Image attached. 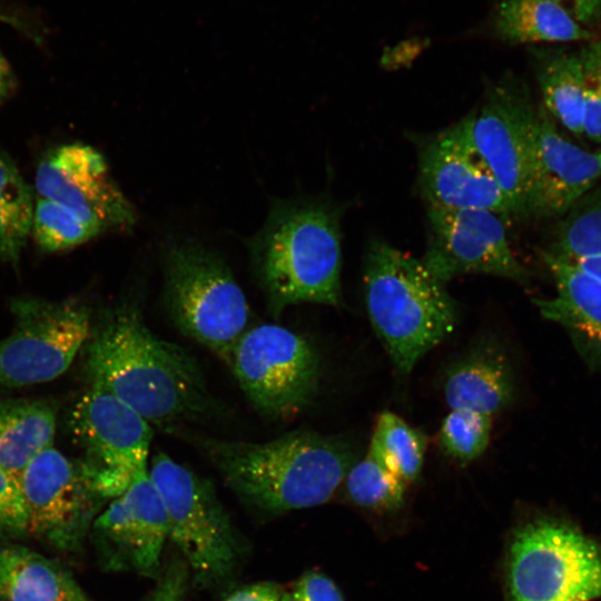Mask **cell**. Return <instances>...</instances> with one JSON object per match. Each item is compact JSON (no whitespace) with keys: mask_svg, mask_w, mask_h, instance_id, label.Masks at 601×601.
Returning a JSON list of instances; mask_svg holds the SVG:
<instances>
[{"mask_svg":"<svg viewBox=\"0 0 601 601\" xmlns=\"http://www.w3.org/2000/svg\"><path fill=\"white\" fill-rule=\"evenodd\" d=\"M86 351L91 387L115 395L150 425L176 430L211 407L197 359L156 336L134 306L107 313L90 333Z\"/></svg>","mask_w":601,"mask_h":601,"instance_id":"1","label":"cell"},{"mask_svg":"<svg viewBox=\"0 0 601 601\" xmlns=\"http://www.w3.org/2000/svg\"><path fill=\"white\" fill-rule=\"evenodd\" d=\"M191 441L235 493L268 512L327 502L355 462L345 440L304 430L263 443L203 435Z\"/></svg>","mask_w":601,"mask_h":601,"instance_id":"2","label":"cell"},{"mask_svg":"<svg viewBox=\"0 0 601 601\" xmlns=\"http://www.w3.org/2000/svg\"><path fill=\"white\" fill-rule=\"evenodd\" d=\"M268 306L341 302L337 211L315 200H274L263 228L248 243Z\"/></svg>","mask_w":601,"mask_h":601,"instance_id":"3","label":"cell"},{"mask_svg":"<svg viewBox=\"0 0 601 601\" xmlns=\"http://www.w3.org/2000/svg\"><path fill=\"white\" fill-rule=\"evenodd\" d=\"M371 323L401 374L455 328V303L423 263L384 242H374L364 267Z\"/></svg>","mask_w":601,"mask_h":601,"instance_id":"4","label":"cell"},{"mask_svg":"<svg viewBox=\"0 0 601 601\" xmlns=\"http://www.w3.org/2000/svg\"><path fill=\"white\" fill-rule=\"evenodd\" d=\"M165 298L180 332L229 365L250 309L220 256L196 242L173 245L165 259Z\"/></svg>","mask_w":601,"mask_h":601,"instance_id":"5","label":"cell"},{"mask_svg":"<svg viewBox=\"0 0 601 601\" xmlns=\"http://www.w3.org/2000/svg\"><path fill=\"white\" fill-rule=\"evenodd\" d=\"M509 601L601 599V543L573 523L534 519L514 533L509 551Z\"/></svg>","mask_w":601,"mask_h":601,"instance_id":"6","label":"cell"},{"mask_svg":"<svg viewBox=\"0 0 601 601\" xmlns=\"http://www.w3.org/2000/svg\"><path fill=\"white\" fill-rule=\"evenodd\" d=\"M149 476L168 515V539L184 554L197 583H215L231 571L237 543L213 485L162 452L151 459Z\"/></svg>","mask_w":601,"mask_h":601,"instance_id":"7","label":"cell"},{"mask_svg":"<svg viewBox=\"0 0 601 601\" xmlns=\"http://www.w3.org/2000/svg\"><path fill=\"white\" fill-rule=\"evenodd\" d=\"M229 366L254 407L273 420L294 417L317 393V351L305 337L277 324L248 328Z\"/></svg>","mask_w":601,"mask_h":601,"instance_id":"8","label":"cell"},{"mask_svg":"<svg viewBox=\"0 0 601 601\" xmlns=\"http://www.w3.org/2000/svg\"><path fill=\"white\" fill-rule=\"evenodd\" d=\"M69 427L83 451L82 475L99 499H115L147 469L151 425L115 395L91 387L71 410Z\"/></svg>","mask_w":601,"mask_h":601,"instance_id":"9","label":"cell"},{"mask_svg":"<svg viewBox=\"0 0 601 601\" xmlns=\"http://www.w3.org/2000/svg\"><path fill=\"white\" fill-rule=\"evenodd\" d=\"M10 309L16 326L0 341V387L57 378L91 333L88 308L78 300L20 297L12 300Z\"/></svg>","mask_w":601,"mask_h":601,"instance_id":"10","label":"cell"},{"mask_svg":"<svg viewBox=\"0 0 601 601\" xmlns=\"http://www.w3.org/2000/svg\"><path fill=\"white\" fill-rule=\"evenodd\" d=\"M535 112L525 87L509 76L490 88L477 112L463 119L515 215L524 214Z\"/></svg>","mask_w":601,"mask_h":601,"instance_id":"11","label":"cell"},{"mask_svg":"<svg viewBox=\"0 0 601 601\" xmlns=\"http://www.w3.org/2000/svg\"><path fill=\"white\" fill-rule=\"evenodd\" d=\"M427 217L428 240L421 262L441 283L474 273L528 280V270L515 257L497 214L427 207Z\"/></svg>","mask_w":601,"mask_h":601,"instance_id":"12","label":"cell"},{"mask_svg":"<svg viewBox=\"0 0 601 601\" xmlns=\"http://www.w3.org/2000/svg\"><path fill=\"white\" fill-rule=\"evenodd\" d=\"M35 187L37 197L65 206L102 234L127 230L137 220L104 157L82 142L50 149L37 166Z\"/></svg>","mask_w":601,"mask_h":601,"instance_id":"13","label":"cell"},{"mask_svg":"<svg viewBox=\"0 0 601 601\" xmlns=\"http://www.w3.org/2000/svg\"><path fill=\"white\" fill-rule=\"evenodd\" d=\"M420 185L427 207L485 209L504 220L515 216L463 120L425 144L420 155Z\"/></svg>","mask_w":601,"mask_h":601,"instance_id":"14","label":"cell"},{"mask_svg":"<svg viewBox=\"0 0 601 601\" xmlns=\"http://www.w3.org/2000/svg\"><path fill=\"white\" fill-rule=\"evenodd\" d=\"M28 514L27 531L61 548L81 535L92 502L99 499L85 480L79 464L49 446L37 454L20 477Z\"/></svg>","mask_w":601,"mask_h":601,"instance_id":"15","label":"cell"},{"mask_svg":"<svg viewBox=\"0 0 601 601\" xmlns=\"http://www.w3.org/2000/svg\"><path fill=\"white\" fill-rule=\"evenodd\" d=\"M600 178L601 148L589 151L568 140L540 106L533 126L524 214L560 215Z\"/></svg>","mask_w":601,"mask_h":601,"instance_id":"16","label":"cell"},{"mask_svg":"<svg viewBox=\"0 0 601 601\" xmlns=\"http://www.w3.org/2000/svg\"><path fill=\"white\" fill-rule=\"evenodd\" d=\"M95 529L145 575L158 572L168 539V515L148 469L139 472L127 489L98 516Z\"/></svg>","mask_w":601,"mask_h":601,"instance_id":"17","label":"cell"},{"mask_svg":"<svg viewBox=\"0 0 601 601\" xmlns=\"http://www.w3.org/2000/svg\"><path fill=\"white\" fill-rule=\"evenodd\" d=\"M543 257L556 294L551 299L535 300L541 315L560 324L579 352L601 366V282L560 254L549 252Z\"/></svg>","mask_w":601,"mask_h":601,"instance_id":"18","label":"cell"},{"mask_svg":"<svg viewBox=\"0 0 601 601\" xmlns=\"http://www.w3.org/2000/svg\"><path fill=\"white\" fill-rule=\"evenodd\" d=\"M443 391L451 410L493 417L513 398L512 371L504 351L492 341L476 344L449 367Z\"/></svg>","mask_w":601,"mask_h":601,"instance_id":"19","label":"cell"},{"mask_svg":"<svg viewBox=\"0 0 601 601\" xmlns=\"http://www.w3.org/2000/svg\"><path fill=\"white\" fill-rule=\"evenodd\" d=\"M484 31L506 43L601 40L560 0H497Z\"/></svg>","mask_w":601,"mask_h":601,"instance_id":"20","label":"cell"},{"mask_svg":"<svg viewBox=\"0 0 601 601\" xmlns=\"http://www.w3.org/2000/svg\"><path fill=\"white\" fill-rule=\"evenodd\" d=\"M3 601H82L72 577L43 555L18 545L0 546Z\"/></svg>","mask_w":601,"mask_h":601,"instance_id":"21","label":"cell"},{"mask_svg":"<svg viewBox=\"0 0 601 601\" xmlns=\"http://www.w3.org/2000/svg\"><path fill=\"white\" fill-rule=\"evenodd\" d=\"M56 411L43 401H17L0 406V466L20 484L22 472L51 446Z\"/></svg>","mask_w":601,"mask_h":601,"instance_id":"22","label":"cell"},{"mask_svg":"<svg viewBox=\"0 0 601 601\" xmlns=\"http://www.w3.org/2000/svg\"><path fill=\"white\" fill-rule=\"evenodd\" d=\"M538 80L544 109L572 134L583 135L585 85L579 51L540 53Z\"/></svg>","mask_w":601,"mask_h":601,"instance_id":"23","label":"cell"},{"mask_svg":"<svg viewBox=\"0 0 601 601\" xmlns=\"http://www.w3.org/2000/svg\"><path fill=\"white\" fill-rule=\"evenodd\" d=\"M31 187L13 160L0 151V262L17 264L31 235L33 216Z\"/></svg>","mask_w":601,"mask_h":601,"instance_id":"24","label":"cell"},{"mask_svg":"<svg viewBox=\"0 0 601 601\" xmlns=\"http://www.w3.org/2000/svg\"><path fill=\"white\" fill-rule=\"evenodd\" d=\"M425 451L426 439L420 431L392 412L380 414L367 453L405 484L420 475Z\"/></svg>","mask_w":601,"mask_h":601,"instance_id":"25","label":"cell"},{"mask_svg":"<svg viewBox=\"0 0 601 601\" xmlns=\"http://www.w3.org/2000/svg\"><path fill=\"white\" fill-rule=\"evenodd\" d=\"M31 235L42 250L56 253L82 245L102 231L65 206L37 197Z\"/></svg>","mask_w":601,"mask_h":601,"instance_id":"26","label":"cell"},{"mask_svg":"<svg viewBox=\"0 0 601 601\" xmlns=\"http://www.w3.org/2000/svg\"><path fill=\"white\" fill-rule=\"evenodd\" d=\"M344 483L348 499L363 508L394 510L404 499L405 483L368 453L354 462Z\"/></svg>","mask_w":601,"mask_h":601,"instance_id":"27","label":"cell"},{"mask_svg":"<svg viewBox=\"0 0 601 601\" xmlns=\"http://www.w3.org/2000/svg\"><path fill=\"white\" fill-rule=\"evenodd\" d=\"M491 427V416L467 410H451L440 427L441 447L453 460L467 464L485 452Z\"/></svg>","mask_w":601,"mask_h":601,"instance_id":"28","label":"cell"},{"mask_svg":"<svg viewBox=\"0 0 601 601\" xmlns=\"http://www.w3.org/2000/svg\"><path fill=\"white\" fill-rule=\"evenodd\" d=\"M579 55L585 85L583 135L601 146V40L585 43Z\"/></svg>","mask_w":601,"mask_h":601,"instance_id":"29","label":"cell"},{"mask_svg":"<svg viewBox=\"0 0 601 601\" xmlns=\"http://www.w3.org/2000/svg\"><path fill=\"white\" fill-rule=\"evenodd\" d=\"M552 252L570 259L601 256V208L588 210L569 223Z\"/></svg>","mask_w":601,"mask_h":601,"instance_id":"30","label":"cell"},{"mask_svg":"<svg viewBox=\"0 0 601 601\" xmlns=\"http://www.w3.org/2000/svg\"><path fill=\"white\" fill-rule=\"evenodd\" d=\"M28 514L19 482L0 466V532L22 533Z\"/></svg>","mask_w":601,"mask_h":601,"instance_id":"31","label":"cell"},{"mask_svg":"<svg viewBox=\"0 0 601 601\" xmlns=\"http://www.w3.org/2000/svg\"><path fill=\"white\" fill-rule=\"evenodd\" d=\"M280 601H344L334 581L318 571L305 572L288 589Z\"/></svg>","mask_w":601,"mask_h":601,"instance_id":"32","label":"cell"},{"mask_svg":"<svg viewBox=\"0 0 601 601\" xmlns=\"http://www.w3.org/2000/svg\"><path fill=\"white\" fill-rule=\"evenodd\" d=\"M188 587V565L176 561L168 565L146 601H185Z\"/></svg>","mask_w":601,"mask_h":601,"instance_id":"33","label":"cell"},{"mask_svg":"<svg viewBox=\"0 0 601 601\" xmlns=\"http://www.w3.org/2000/svg\"><path fill=\"white\" fill-rule=\"evenodd\" d=\"M0 22L13 27L36 42L43 40V31L39 23L18 8L0 4Z\"/></svg>","mask_w":601,"mask_h":601,"instance_id":"34","label":"cell"},{"mask_svg":"<svg viewBox=\"0 0 601 601\" xmlns=\"http://www.w3.org/2000/svg\"><path fill=\"white\" fill-rule=\"evenodd\" d=\"M283 589L274 582H258L247 585L224 601H280Z\"/></svg>","mask_w":601,"mask_h":601,"instance_id":"35","label":"cell"},{"mask_svg":"<svg viewBox=\"0 0 601 601\" xmlns=\"http://www.w3.org/2000/svg\"><path fill=\"white\" fill-rule=\"evenodd\" d=\"M587 27L595 30L601 17V0H560Z\"/></svg>","mask_w":601,"mask_h":601,"instance_id":"36","label":"cell"},{"mask_svg":"<svg viewBox=\"0 0 601 601\" xmlns=\"http://www.w3.org/2000/svg\"><path fill=\"white\" fill-rule=\"evenodd\" d=\"M16 76L0 50V106L9 98L16 87Z\"/></svg>","mask_w":601,"mask_h":601,"instance_id":"37","label":"cell"},{"mask_svg":"<svg viewBox=\"0 0 601 601\" xmlns=\"http://www.w3.org/2000/svg\"><path fill=\"white\" fill-rule=\"evenodd\" d=\"M571 260L587 274L601 282V256L578 258Z\"/></svg>","mask_w":601,"mask_h":601,"instance_id":"38","label":"cell"},{"mask_svg":"<svg viewBox=\"0 0 601 601\" xmlns=\"http://www.w3.org/2000/svg\"><path fill=\"white\" fill-rule=\"evenodd\" d=\"M82 601H86V599H85V600H82Z\"/></svg>","mask_w":601,"mask_h":601,"instance_id":"39","label":"cell"}]
</instances>
